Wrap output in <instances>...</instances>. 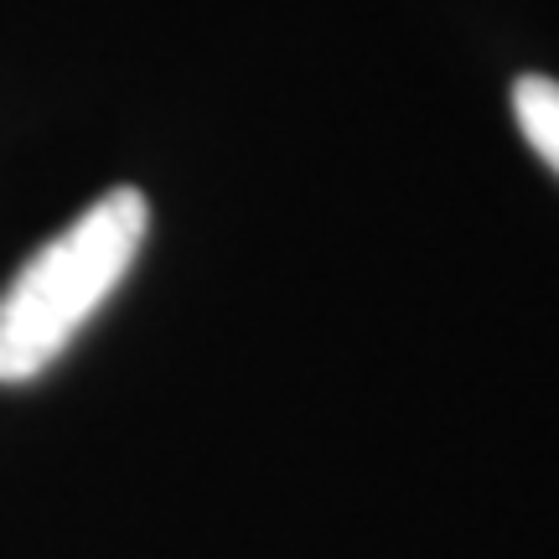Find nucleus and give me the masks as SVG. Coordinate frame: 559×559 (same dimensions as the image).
I'll return each mask as SVG.
<instances>
[{"mask_svg": "<svg viewBox=\"0 0 559 559\" xmlns=\"http://www.w3.org/2000/svg\"><path fill=\"white\" fill-rule=\"evenodd\" d=\"M145 234V192L115 187L21 264L0 296V383H32L73 347V337L135 270Z\"/></svg>", "mask_w": 559, "mask_h": 559, "instance_id": "1", "label": "nucleus"}, {"mask_svg": "<svg viewBox=\"0 0 559 559\" xmlns=\"http://www.w3.org/2000/svg\"><path fill=\"white\" fill-rule=\"evenodd\" d=\"M513 120H519L528 151L559 177V83L539 79V73L513 83Z\"/></svg>", "mask_w": 559, "mask_h": 559, "instance_id": "2", "label": "nucleus"}]
</instances>
